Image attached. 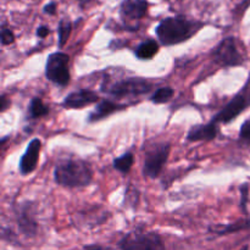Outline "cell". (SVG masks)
<instances>
[{
    "mask_svg": "<svg viewBox=\"0 0 250 250\" xmlns=\"http://www.w3.org/2000/svg\"><path fill=\"white\" fill-rule=\"evenodd\" d=\"M203 27L204 22L194 21L183 15H177L161 20L160 23L156 26L155 34L159 43L165 46H172L190 39Z\"/></svg>",
    "mask_w": 250,
    "mask_h": 250,
    "instance_id": "1",
    "label": "cell"
},
{
    "mask_svg": "<svg viewBox=\"0 0 250 250\" xmlns=\"http://www.w3.org/2000/svg\"><path fill=\"white\" fill-rule=\"evenodd\" d=\"M54 181L66 188L87 187L93 181L92 166L82 159H66L56 164Z\"/></svg>",
    "mask_w": 250,
    "mask_h": 250,
    "instance_id": "2",
    "label": "cell"
},
{
    "mask_svg": "<svg viewBox=\"0 0 250 250\" xmlns=\"http://www.w3.org/2000/svg\"><path fill=\"white\" fill-rule=\"evenodd\" d=\"M153 88V84L148 80L142 77H128L124 80L116 81L109 85L103 84L102 90L114 98L126 97H139L149 93Z\"/></svg>",
    "mask_w": 250,
    "mask_h": 250,
    "instance_id": "3",
    "label": "cell"
},
{
    "mask_svg": "<svg viewBox=\"0 0 250 250\" xmlns=\"http://www.w3.org/2000/svg\"><path fill=\"white\" fill-rule=\"evenodd\" d=\"M117 247L120 250H166L163 237L151 231L129 232L120 239Z\"/></svg>",
    "mask_w": 250,
    "mask_h": 250,
    "instance_id": "4",
    "label": "cell"
},
{
    "mask_svg": "<svg viewBox=\"0 0 250 250\" xmlns=\"http://www.w3.org/2000/svg\"><path fill=\"white\" fill-rule=\"evenodd\" d=\"M70 56L62 51L50 54L45 62V77L59 87H66L70 83L71 73L68 68Z\"/></svg>",
    "mask_w": 250,
    "mask_h": 250,
    "instance_id": "5",
    "label": "cell"
},
{
    "mask_svg": "<svg viewBox=\"0 0 250 250\" xmlns=\"http://www.w3.org/2000/svg\"><path fill=\"white\" fill-rule=\"evenodd\" d=\"M171 146L168 143H159L151 146L146 154L143 165V173L146 177L155 180L163 171L170 155Z\"/></svg>",
    "mask_w": 250,
    "mask_h": 250,
    "instance_id": "6",
    "label": "cell"
},
{
    "mask_svg": "<svg viewBox=\"0 0 250 250\" xmlns=\"http://www.w3.org/2000/svg\"><path fill=\"white\" fill-rule=\"evenodd\" d=\"M212 58L215 62L224 67H234L243 63V55L239 51L234 37L222 39L212 50Z\"/></svg>",
    "mask_w": 250,
    "mask_h": 250,
    "instance_id": "7",
    "label": "cell"
},
{
    "mask_svg": "<svg viewBox=\"0 0 250 250\" xmlns=\"http://www.w3.org/2000/svg\"><path fill=\"white\" fill-rule=\"evenodd\" d=\"M250 107V88L247 87L241 93L232 98L224 109L220 110L214 119L211 120L215 124H229L239 116L243 111Z\"/></svg>",
    "mask_w": 250,
    "mask_h": 250,
    "instance_id": "8",
    "label": "cell"
},
{
    "mask_svg": "<svg viewBox=\"0 0 250 250\" xmlns=\"http://www.w3.org/2000/svg\"><path fill=\"white\" fill-rule=\"evenodd\" d=\"M16 224L20 233L28 238H33L38 234V222L36 219L34 205L29 202L19 203L15 209Z\"/></svg>",
    "mask_w": 250,
    "mask_h": 250,
    "instance_id": "9",
    "label": "cell"
},
{
    "mask_svg": "<svg viewBox=\"0 0 250 250\" xmlns=\"http://www.w3.org/2000/svg\"><path fill=\"white\" fill-rule=\"evenodd\" d=\"M42 150V141L38 138L32 139L27 146V149L22 154L19 163V170L21 175L27 176L37 168L39 160V154Z\"/></svg>",
    "mask_w": 250,
    "mask_h": 250,
    "instance_id": "10",
    "label": "cell"
},
{
    "mask_svg": "<svg viewBox=\"0 0 250 250\" xmlns=\"http://www.w3.org/2000/svg\"><path fill=\"white\" fill-rule=\"evenodd\" d=\"M99 99V95H98L94 90L83 88V89H78L76 90V92H72L68 95H66V98L62 102V106L65 107V109L72 110L84 109L88 105L98 103Z\"/></svg>",
    "mask_w": 250,
    "mask_h": 250,
    "instance_id": "11",
    "label": "cell"
},
{
    "mask_svg": "<svg viewBox=\"0 0 250 250\" xmlns=\"http://www.w3.org/2000/svg\"><path fill=\"white\" fill-rule=\"evenodd\" d=\"M148 9V0H124L120 4L119 11L124 21H139L146 16Z\"/></svg>",
    "mask_w": 250,
    "mask_h": 250,
    "instance_id": "12",
    "label": "cell"
},
{
    "mask_svg": "<svg viewBox=\"0 0 250 250\" xmlns=\"http://www.w3.org/2000/svg\"><path fill=\"white\" fill-rule=\"evenodd\" d=\"M220 133L219 125L215 122L210 121L207 125H197L193 126L192 128L188 131L187 133V141L188 142H209L212 139L217 138Z\"/></svg>",
    "mask_w": 250,
    "mask_h": 250,
    "instance_id": "13",
    "label": "cell"
},
{
    "mask_svg": "<svg viewBox=\"0 0 250 250\" xmlns=\"http://www.w3.org/2000/svg\"><path fill=\"white\" fill-rule=\"evenodd\" d=\"M124 109H126V105L119 104V103L114 102V100L104 99L97 105L94 111L90 112L89 117H88V122L94 124V122L102 121V120L109 117L110 115L115 114L117 111H121Z\"/></svg>",
    "mask_w": 250,
    "mask_h": 250,
    "instance_id": "14",
    "label": "cell"
},
{
    "mask_svg": "<svg viewBox=\"0 0 250 250\" xmlns=\"http://www.w3.org/2000/svg\"><path fill=\"white\" fill-rule=\"evenodd\" d=\"M250 229V217L249 219L237 220V221L231 222L227 225H214L209 227L210 233L215 236H226V234L237 233V232L244 231V229Z\"/></svg>",
    "mask_w": 250,
    "mask_h": 250,
    "instance_id": "15",
    "label": "cell"
},
{
    "mask_svg": "<svg viewBox=\"0 0 250 250\" xmlns=\"http://www.w3.org/2000/svg\"><path fill=\"white\" fill-rule=\"evenodd\" d=\"M159 50L160 45L155 39H146L137 46L134 54L138 60H151L159 53Z\"/></svg>",
    "mask_w": 250,
    "mask_h": 250,
    "instance_id": "16",
    "label": "cell"
},
{
    "mask_svg": "<svg viewBox=\"0 0 250 250\" xmlns=\"http://www.w3.org/2000/svg\"><path fill=\"white\" fill-rule=\"evenodd\" d=\"M133 164H134V156L131 151H127V153L122 154L121 156L114 159V161H112V166H114L115 170L124 173V175H127V173L131 171Z\"/></svg>",
    "mask_w": 250,
    "mask_h": 250,
    "instance_id": "17",
    "label": "cell"
},
{
    "mask_svg": "<svg viewBox=\"0 0 250 250\" xmlns=\"http://www.w3.org/2000/svg\"><path fill=\"white\" fill-rule=\"evenodd\" d=\"M72 32V22L70 19L65 17L59 21L58 24V44L59 48H63L68 42Z\"/></svg>",
    "mask_w": 250,
    "mask_h": 250,
    "instance_id": "18",
    "label": "cell"
},
{
    "mask_svg": "<svg viewBox=\"0 0 250 250\" xmlns=\"http://www.w3.org/2000/svg\"><path fill=\"white\" fill-rule=\"evenodd\" d=\"M49 107L44 104L42 98L34 97L32 98L31 103H29L28 112H29V119H39V117H44L45 115L49 114Z\"/></svg>",
    "mask_w": 250,
    "mask_h": 250,
    "instance_id": "19",
    "label": "cell"
},
{
    "mask_svg": "<svg viewBox=\"0 0 250 250\" xmlns=\"http://www.w3.org/2000/svg\"><path fill=\"white\" fill-rule=\"evenodd\" d=\"M175 95V89L171 87H161L155 90L153 95L150 97V102L154 104H165L170 102Z\"/></svg>",
    "mask_w": 250,
    "mask_h": 250,
    "instance_id": "20",
    "label": "cell"
},
{
    "mask_svg": "<svg viewBox=\"0 0 250 250\" xmlns=\"http://www.w3.org/2000/svg\"><path fill=\"white\" fill-rule=\"evenodd\" d=\"M239 192H241V209L246 215H248V200H249V185L248 183H243L239 187Z\"/></svg>",
    "mask_w": 250,
    "mask_h": 250,
    "instance_id": "21",
    "label": "cell"
},
{
    "mask_svg": "<svg viewBox=\"0 0 250 250\" xmlns=\"http://www.w3.org/2000/svg\"><path fill=\"white\" fill-rule=\"evenodd\" d=\"M0 41H1V45H10V44L15 43V33L10 28H2L1 33H0Z\"/></svg>",
    "mask_w": 250,
    "mask_h": 250,
    "instance_id": "22",
    "label": "cell"
},
{
    "mask_svg": "<svg viewBox=\"0 0 250 250\" xmlns=\"http://www.w3.org/2000/svg\"><path fill=\"white\" fill-rule=\"evenodd\" d=\"M239 138L247 143H250V117L242 124L239 129Z\"/></svg>",
    "mask_w": 250,
    "mask_h": 250,
    "instance_id": "23",
    "label": "cell"
},
{
    "mask_svg": "<svg viewBox=\"0 0 250 250\" xmlns=\"http://www.w3.org/2000/svg\"><path fill=\"white\" fill-rule=\"evenodd\" d=\"M58 11V4L55 1H49L46 2L43 6V12L46 15H50V16H54Z\"/></svg>",
    "mask_w": 250,
    "mask_h": 250,
    "instance_id": "24",
    "label": "cell"
},
{
    "mask_svg": "<svg viewBox=\"0 0 250 250\" xmlns=\"http://www.w3.org/2000/svg\"><path fill=\"white\" fill-rule=\"evenodd\" d=\"M49 33H50V28H49L48 26H45V24H42V26H39L38 28H37L36 31V34L38 38H46V37L49 36Z\"/></svg>",
    "mask_w": 250,
    "mask_h": 250,
    "instance_id": "25",
    "label": "cell"
},
{
    "mask_svg": "<svg viewBox=\"0 0 250 250\" xmlns=\"http://www.w3.org/2000/svg\"><path fill=\"white\" fill-rule=\"evenodd\" d=\"M9 106H10V99H7L6 95L2 94L1 97H0V111L4 112Z\"/></svg>",
    "mask_w": 250,
    "mask_h": 250,
    "instance_id": "26",
    "label": "cell"
},
{
    "mask_svg": "<svg viewBox=\"0 0 250 250\" xmlns=\"http://www.w3.org/2000/svg\"><path fill=\"white\" fill-rule=\"evenodd\" d=\"M83 250H103L102 247L97 246V244H93V246H85Z\"/></svg>",
    "mask_w": 250,
    "mask_h": 250,
    "instance_id": "27",
    "label": "cell"
},
{
    "mask_svg": "<svg viewBox=\"0 0 250 250\" xmlns=\"http://www.w3.org/2000/svg\"><path fill=\"white\" fill-rule=\"evenodd\" d=\"M90 1H92V0H77V2H78V4H80L81 7H84L85 5L89 4Z\"/></svg>",
    "mask_w": 250,
    "mask_h": 250,
    "instance_id": "28",
    "label": "cell"
},
{
    "mask_svg": "<svg viewBox=\"0 0 250 250\" xmlns=\"http://www.w3.org/2000/svg\"><path fill=\"white\" fill-rule=\"evenodd\" d=\"M248 248H249V247L246 246V247H243V248H242V250H248Z\"/></svg>",
    "mask_w": 250,
    "mask_h": 250,
    "instance_id": "29",
    "label": "cell"
},
{
    "mask_svg": "<svg viewBox=\"0 0 250 250\" xmlns=\"http://www.w3.org/2000/svg\"><path fill=\"white\" fill-rule=\"evenodd\" d=\"M248 4H250V0H248Z\"/></svg>",
    "mask_w": 250,
    "mask_h": 250,
    "instance_id": "30",
    "label": "cell"
}]
</instances>
